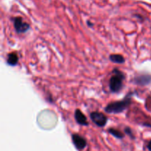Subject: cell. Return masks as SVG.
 <instances>
[{
  "label": "cell",
  "mask_w": 151,
  "mask_h": 151,
  "mask_svg": "<svg viewBox=\"0 0 151 151\" xmlns=\"http://www.w3.org/2000/svg\"><path fill=\"white\" fill-rule=\"evenodd\" d=\"M125 75L121 71L115 69L113 72V75L111 77L109 81V88L113 93L119 92L122 88L123 80Z\"/></svg>",
  "instance_id": "6da1fadb"
},
{
  "label": "cell",
  "mask_w": 151,
  "mask_h": 151,
  "mask_svg": "<svg viewBox=\"0 0 151 151\" xmlns=\"http://www.w3.org/2000/svg\"><path fill=\"white\" fill-rule=\"evenodd\" d=\"M131 102V97H125L121 101H116L111 103L105 108V111L107 113L118 114L121 113L130 106Z\"/></svg>",
  "instance_id": "7a4b0ae2"
},
{
  "label": "cell",
  "mask_w": 151,
  "mask_h": 151,
  "mask_svg": "<svg viewBox=\"0 0 151 151\" xmlns=\"http://www.w3.org/2000/svg\"><path fill=\"white\" fill-rule=\"evenodd\" d=\"M90 117H91L92 122H94L99 127L105 126L108 120L106 115L103 114V113H100V112H92L90 114Z\"/></svg>",
  "instance_id": "3957f363"
},
{
  "label": "cell",
  "mask_w": 151,
  "mask_h": 151,
  "mask_svg": "<svg viewBox=\"0 0 151 151\" xmlns=\"http://www.w3.org/2000/svg\"><path fill=\"white\" fill-rule=\"evenodd\" d=\"M14 27L17 33L21 34L27 32L29 29V24L27 22H23L21 17H16L14 19Z\"/></svg>",
  "instance_id": "277c9868"
},
{
  "label": "cell",
  "mask_w": 151,
  "mask_h": 151,
  "mask_svg": "<svg viewBox=\"0 0 151 151\" xmlns=\"http://www.w3.org/2000/svg\"><path fill=\"white\" fill-rule=\"evenodd\" d=\"M72 141H73L75 147L79 150L85 148V147L86 146V141L85 139L81 136L78 135V134H73L72 135Z\"/></svg>",
  "instance_id": "5b68a950"
},
{
  "label": "cell",
  "mask_w": 151,
  "mask_h": 151,
  "mask_svg": "<svg viewBox=\"0 0 151 151\" xmlns=\"http://www.w3.org/2000/svg\"><path fill=\"white\" fill-rule=\"evenodd\" d=\"M135 82L138 85L146 86L151 83V75H141L137 76L135 78Z\"/></svg>",
  "instance_id": "8992f818"
},
{
  "label": "cell",
  "mask_w": 151,
  "mask_h": 151,
  "mask_svg": "<svg viewBox=\"0 0 151 151\" xmlns=\"http://www.w3.org/2000/svg\"><path fill=\"white\" fill-rule=\"evenodd\" d=\"M75 118L77 122L81 125H88V122L85 115L81 111L80 109H77L75 112Z\"/></svg>",
  "instance_id": "52a82bcc"
},
{
  "label": "cell",
  "mask_w": 151,
  "mask_h": 151,
  "mask_svg": "<svg viewBox=\"0 0 151 151\" xmlns=\"http://www.w3.org/2000/svg\"><path fill=\"white\" fill-rule=\"evenodd\" d=\"M18 61H19V58H18L16 53L11 52L7 55V63L10 66H16L17 64Z\"/></svg>",
  "instance_id": "ba28073f"
},
{
  "label": "cell",
  "mask_w": 151,
  "mask_h": 151,
  "mask_svg": "<svg viewBox=\"0 0 151 151\" xmlns=\"http://www.w3.org/2000/svg\"><path fill=\"white\" fill-rule=\"evenodd\" d=\"M110 60L116 63H122L125 62V58L123 56L119 54H114L110 55Z\"/></svg>",
  "instance_id": "9c48e42d"
},
{
  "label": "cell",
  "mask_w": 151,
  "mask_h": 151,
  "mask_svg": "<svg viewBox=\"0 0 151 151\" xmlns=\"http://www.w3.org/2000/svg\"><path fill=\"white\" fill-rule=\"evenodd\" d=\"M109 131L111 134L114 136V137H116V138L122 139V137H123V134H122L120 131H118V130L114 129V128H110V129L109 130Z\"/></svg>",
  "instance_id": "30bf717a"
},
{
  "label": "cell",
  "mask_w": 151,
  "mask_h": 151,
  "mask_svg": "<svg viewBox=\"0 0 151 151\" xmlns=\"http://www.w3.org/2000/svg\"><path fill=\"white\" fill-rule=\"evenodd\" d=\"M125 132H126L127 134H129V135H131V131L130 128H126V129H125Z\"/></svg>",
  "instance_id": "8fae6325"
},
{
  "label": "cell",
  "mask_w": 151,
  "mask_h": 151,
  "mask_svg": "<svg viewBox=\"0 0 151 151\" xmlns=\"http://www.w3.org/2000/svg\"><path fill=\"white\" fill-rule=\"evenodd\" d=\"M147 148H148V150L151 151V141L149 142L148 145H147Z\"/></svg>",
  "instance_id": "7c38bea8"
},
{
  "label": "cell",
  "mask_w": 151,
  "mask_h": 151,
  "mask_svg": "<svg viewBox=\"0 0 151 151\" xmlns=\"http://www.w3.org/2000/svg\"><path fill=\"white\" fill-rule=\"evenodd\" d=\"M88 22V26H90V27H92L93 26V24L90 23V22Z\"/></svg>",
  "instance_id": "4fadbf2b"
}]
</instances>
